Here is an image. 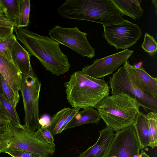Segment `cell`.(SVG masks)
Returning a JSON list of instances; mask_svg holds the SVG:
<instances>
[{
  "instance_id": "27",
  "label": "cell",
  "mask_w": 157,
  "mask_h": 157,
  "mask_svg": "<svg viewBox=\"0 0 157 157\" xmlns=\"http://www.w3.org/2000/svg\"><path fill=\"white\" fill-rule=\"evenodd\" d=\"M35 135L40 140L56 147L52 133L45 127L41 126L40 128L35 132Z\"/></svg>"
},
{
  "instance_id": "28",
  "label": "cell",
  "mask_w": 157,
  "mask_h": 157,
  "mask_svg": "<svg viewBox=\"0 0 157 157\" xmlns=\"http://www.w3.org/2000/svg\"><path fill=\"white\" fill-rule=\"evenodd\" d=\"M12 157H41L35 154L21 150H14L6 152Z\"/></svg>"
},
{
  "instance_id": "8",
  "label": "cell",
  "mask_w": 157,
  "mask_h": 157,
  "mask_svg": "<svg viewBox=\"0 0 157 157\" xmlns=\"http://www.w3.org/2000/svg\"><path fill=\"white\" fill-rule=\"evenodd\" d=\"M48 34L52 39L83 57L92 59L95 56V50L87 39V34L76 26L66 28L57 25L49 31Z\"/></svg>"
},
{
  "instance_id": "35",
  "label": "cell",
  "mask_w": 157,
  "mask_h": 157,
  "mask_svg": "<svg viewBox=\"0 0 157 157\" xmlns=\"http://www.w3.org/2000/svg\"><path fill=\"white\" fill-rule=\"evenodd\" d=\"M152 3L154 5V6L155 8V13L156 15H157V0H152L151 1Z\"/></svg>"
},
{
  "instance_id": "36",
  "label": "cell",
  "mask_w": 157,
  "mask_h": 157,
  "mask_svg": "<svg viewBox=\"0 0 157 157\" xmlns=\"http://www.w3.org/2000/svg\"><path fill=\"white\" fill-rule=\"evenodd\" d=\"M142 62H140L136 64L133 65V67L135 68H139L141 67L142 66Z\"/></svg>"
},
{
  "instance_id": "11",
  "label": "cell",
  "mask_w": 157,
  "mask_h": 157,
  "mask_svg": "<svg viewBox=\"0 0 157 157\" xmlns=\"http://www.w3.org/2000/svg\"><path fill=\"white\" fill-rule=\"evenodd\" d=\"M133 50L125 49L118 52L93 61V63L83 67L80 71L94 78L101 79L112 74L132 54Z\"/></svg>"
},
{
  "instance_id": "22",
  "label": "cell",
  "mask_w": 157,
  "mask_h": 157,
  "mask_svg": "<svg viewBox=\"0 0 157 157\" xmlns=\"http://www.w3.org/2000/svg\"><path fill=\"white\" fill-rule=\"evenodd\" d=\"M145 116L149 132V146L153 148L157 145V112L149 111Z\"/></svg>"
},
{
  "instance_id": "3",
  "label": "cell",
  "mask_w": 157,
  "mask_h": 157,
  "mask_svg": "<svg viewBox=\"0 0 157 157\" xmlns=\"http://www.w3.org/2000/svg\"><path fill=\"white\" fill-rule=\"evenodd\" d=\"M66 98L72 107L94 108L104 97L109 95L110 87L104 79L97 78L75 71L69 80L63 84Z\"/></svg>"
},
{
  "instance_id": "2",
  "label": "cell",
  "mask_w": 157,
  "mask_h": 157,
  "mask_svg": "<svg viewBox=\"0 0 157 157\" xmlns=\"http://www.w3.org/2000/svg\"><path fill=\"white\" fill-rule=\"evenodd\" d=\"M57 11L65 18L89 21L104 26L125 20L111 0H67Z\"/></svg>"
},
{
  "instance_id": "37",
  "label": "cell",
  "mask_w": 157,
  "mask_h": 157,
  "mask_svg": "<svg viewBox=\"0 0 157 157\" xmlns=\"http://www.w3.org/2000/svg\"><path fill=\"white\" fill-rule=\"evenodd\" d=\"M0 93L4 94L2 86V83L1 81V73H0Z\"/></svg>"
},
{
  "instance_id": "5",
  "label": "cell",
  "mask_w": 157,
  "mask_h": 157,
  "mask_svg": "<svg viewBox=\"0 0 157 157\" xmlns=\"http://www.w3.org/2000/svg\"><path fill=\"white\" fill-rule=\"evenodd\" d=\"M35 132L28 129L25 125L11 123L7 125L3 138L0 142V153L14 150L29 152L41 157H50L55 151V147L38 139Z\"/></svg>"
},
{
  "instance_id": "21",
  "label": "cell",
  "mask_w": 157,
  "mask_h": 157,
  "mask_svg": "<svg viewBox=\"0 0 157 157\" xmlns=\"http://www.w3.org/2000/svg\"><path fill=\"white\" fill-rule=\"evenodd\" d=\"M0 113L9 120L11 123L21 124L20 119L16 110L4 94L0 93Z\"/></svg>"
},
{
  "instance_id": "9",
  "label": "cell",
  "mask_w": 157,
  "mask_h": 157,
  "mask_svg": "<svg viewBox=\"0 0 157 157\" xmlns=\"http://www.w3.org/2000/svg\"><path fill=\"white\" fill-rule=\"evenodd\" d=\"M103 27V37L116 50L130 48L137 42L142 34V29L138 25L127 20Z\"/></svg>"
},
{
  "instance_id": "20",
  "label": "cell",
  "mask_w": 157,
  "mask_h": 157,
  "mask_svg": "<svg viewBox=\"0 0 157 157\" xmlns=\"http://www.w3.org/2000/svg\"><path fill=\"white\" fill-rule=\"evenodd\" d=\"M20 0H0V8L6 17L17 26L20 12Z\"/></svg>"
},
{
  "instance_id": "26",
  "label": "cell",
  "mask_w": 157,
  "mask_h": 157,
  "mask_svg": "<svg viewBox=\"0 0 157 157\" xmlns=\"http://www.w3.org/2000/svg\"><path fill=\"white\" fill-rule=\"evenodd\" d=\"M141 47L150 56H154L157 51V42L153 36L146 33Z\"/></svg>"
},
{
  "instance_id": "6",
  "label": "cell",
  "mask_w": 157,
  "mask_h": 157,
  "mask_svg": "<svg viewBox=\"0 0 157 157\" xmlns=\"http://www.w3.org/2000/svg\"><path fill=\"white\" fill-rule=\"evenodd\" d=\"M41 82L33 68L28 75L22 74L20 91L25 113L24 121L26 128L33 132L40 128L39 100Z\"/></svg>"
},
{
  "instance_id": "31",
  "label": "cell",
  "mask_w": 157,
  "mask_h": 157,
  "mask_svg": "<svg viewBox=\"0 0 157 157\" xmlns=\"http://www.w3.org/2000/svg\"><path fill=\"white\" fill-rule=\"evenodd\" d=\"M13 33V29L0 27V36L9 34Z\"/></svg>"
},
{
  "instance_id": "33",
  "label": "cell",
  "mask_w": 157,
  "mask_h": 157,
  "mask_svg": "<svg viewBox=\"0 0 157 157\" xmlns=\"http://www.w3.org/2000/svg\"><path fill=\"white\" fill-rule=\"evenodd\" d=\"M6 130V126L3 125H0V140H1Z\"/></svg>"
},
{
  "instance_id": "16",
  "label": "cell",
  "mask_w": 157,
  "mask_h": 157,
  "mask_svg": "<svg viewBox=\"0 0 157 157\" xmlns=\"http://www.w3.org/2000/svg\"><path fill=\"white\" fill-rule=\"evenodd\" d=\"M101 119L97 110L92 107L78 111L65 128V130L87 124H98Z\"/></svg>"
},
{
  "instance_id": "17",
  "label": "cell",
  "mask_w": 157,
  "mask_h": 157,
  "mask_svg": "<svg viewBox=\"0 0 157 157\" xmlns=\"http://www.w3.org/2000/svg\"><path fill=\"white\" fill-rule=\"evenodd\" d=\"M121 16L126 15L135 21L144 13L140 0H111Z\"/></svg>"
},
{
  "instance_id": "18",
  "label": "cell",
  "mask_w": 157,
  "mask_h": 157,
  "mask_svg": "<svg viewBox=\"0 0 157 157\" xmlns=\"http://www.w3.org/2000/svg\"><path fill=\"white\" fill-rule=\"evenodd\" d=\"M133 126L135 129L141 149L149 146V132L145 114L140 111Z\"/></svg>"
},
{
  "instance_id": "12",
  "label": "cell",
  "mask_w": 157,
  "mask_h": 157,
  "mask_svg": "<svg viewBox=\"0 0 157 157\" xmlns=\"http://www.w3.org/2000/svg\"><path fill=\"white\" fill-rule=\"evenodd\" d=\"M128 75L133 82L140 89L157 98V78L149 74L142 66L135 68L127 61L123 64Z\"/></svg>"
},
{
  "instance_id": "1",
  "label": "cell",
  "mask_w": 157,
  "mask_h": 157,
  "mask_svg": "<svg viewBox=\"0 0 157 157\" xmlns=\"http://www.w3.org/2000/svg\"><path fill=\"white\" fill-rule=\"evenodd\" d=\"M13 30L17 39L38 59L46 71L57 76L69 71L71 65L68 57L61 50L58 42L27 29L14 25Z\"/></svg>"
},
{
  "instance_id": "25",
  "label": "cell",
  "mask_w": 157,
  "mask_h": 157,
  "mask_svg": "<svg viewBox=\"0 0 157 157\" xmlns=\"http://www.w3.org/2000/svg\"><path fill=\"white\" fill-rule=\"evenodd\" d=\"M2 88L4 95L13 106L16 108L20 100L19 94L15 92L8 85L1 74Z\"/></svg>"
},
{
  "instance_id": "7",
  "label": "cell",
  "mask_w": 157,
  "mask_h": 157,
  "mask_svg": "<svg viewBox=\"0 0 157 157\" xmlns=\"http://www.w3.org/2000/svg\"><path fill=\"white\" fill-rule=\"evenodd\" d=\"M108 83L112 95H127L135 99L146 112H157V98L138 88L132 81L123 66L109 77Z\"/></svg>"
},
{
  "instance_id": "38",
  "label": "cell",
  "mask_w": 157,
  "mask_h": 157,
  "mask_svg": "<svg viewBox=\"0 0 157 157\" xmlns=\"http://www.w3.org/2000/svg\"><path fill=\"white\" fill-rule=\"evenodd\" d=\"M1 140H0V142H1Z\"/></svg>"
},
{
  "instance_id": "13",
  "label": "cell",
  "mask_w": 157,
  "mask_h": 157,
  "mask_svg": "<svg viewBox=\"0 0 157 157\" xmlns=\"http://www.w3.org/2000/svg\"><path fill=\"white\" fill-rule=\"evenodd\" d=\"M106 127L99 131V136L96 143L80 154L78 157H105L115 134Z\"/></svg>"
},
{
  "instance_id": "30",
  "label": "cell",
  "mask_w": 157,
  "mask_h": 157,
  "mask_svg": "<svg viewBox=\"0 0 157 157\" xmlns=\"http://www.w3.org/2000/svg\"><path fill=\"white\" fill-rule=\"evenodd\" d=\"M80 109H81L80 108L78 107H73V109H71L70 114L67 118L64 125L61 130L60 133L63 130H65V128L74 117L77 113L79 111Z\"/></svg>"
},
{
  "instance_id": "29",
  "label": "cell",
  "mask_w": 157,
  "mask_h": 157,
  "mask_svg": "<svg viewBox=\"0 0 157 157\" xmlns=\"http://www.w3.org/2000/svg\"><path fill=\"white\" fill-rule=\"evenodd\" d=\"M14 23L6 16L3 11L0 8V27L13 29Z\"/></svg>"
},
{
  "instance_id": "23",
  "label": "cell",
  "mask_w": 157,
  "mask_h": 157,
  "mask_svg": "<svg viewBox=\"0 0 157 157\" xmlns=\"http://www.w3.org/2000/svg\"><path fill=\"white\" fill-rule=\"evenodd\" d=\"M30 9V0H20V12L17 26L18 27L23 28L28 26Z\"/></svg>"
},
{
  "instance_id": "15",
  "label": "cell",
  "mask_w": 157,
  "mask_h": 157,
  "mask_svg": "<svg viewBox=\"0 0 157 157\" xmlns=\"http://www.w3.org/2000/svg\"><path fill=\"white\" fill-rule=\"evenodd\" d=\"M10 52L12 61L21 73L24 75L29 74L32 67L30 54L21 46L17 39L12 44Z\"/></svg>"
},
{
  "instance_id": "19",
  "label": "cell",
  "mask_w": 157,
  "mask_h": 157,
  "mask_svg": "<svg viewBox=\"0 0 157 157\" xmlns=\"http://www.w3.org/2000/svg\"><path fill=\"white\" fill-rule=\"evenodd\" d=\"M71 108L65 107L57 112L51 118L47 126H45L53 135L60 133L61 130L70 114Z\"/></svg>"
},
{
  "instance_id": "32",
  "label": "cell",
  "mask_w": 157,
  "mask_h": 157,
  "mask_svg": "<svg viewBox=\"0 0 157 157\" xmlns=\"http://www.w3.org/2000/svg\"><path fill=\"white\" fill-rule=\"evenodd\" d=\"M10 122L9 120L0 113V125H7Z\"/></svg>"
},
{
  "instance_id": "14",
  "label": "cell",
  "mask_w": 157,
  "mask_h": 157,
  "mask_svg": "<svg viewBox=\"0 0 157 157\" xmlns=\"http://www.w3.org/2000/svg\"><path fill=\"white\" fill-rule=\"evenodd\" d=\"M0 73L9 86L19 94L21 89L22 74L12 61L1 55Z\"/></svg>"
},
{
  "instance_id": "34",
  "label": "cell",
  "mask_w": 157,
  "mask_h": 157,
  "mask_svg": "<svg viewBox=\"0 0 157 157\" xmlns=\"http://www.w3.org/2000/svg\"><path fill=\"white\" fill-rule=\"evenodd\" d=\"M140 157H149V156L145 152L143 149H141Z\"/></svg>"
},
{
  "instance_id": "24",
  "label": "cell",
  "mask_w": 157,
  "mask_h": 157,
  "mask_svg": "<svg viewBox=\"0 0 157 157\" xmlns=\"http://www.w3.org/2000/svg\"><path fill=\"white\" fill-rule=\"evenodd\" d=\"M16 39L13 33L0 36V55L12 61L10 48L12 43Z\"/></svg>"
},
{
  "instance_id": "10",
  "label": "cell",
  "mask_w": 157,
  "mask_h": 157,
  "mask_svg": "<svg viewBox=\"0 0 157 157\" xmlns=\"http://www.w3.org/2000/svg\"><path fill=\"white\" fill-rule=\"evenodd\" d=\"M140 149L132 126L116 132L105 157H140Z\"/></svg>"
},
{
  "instance_id": "4",
  "label": "cell",
  "mask_w": 157,
  "mask_h": 157,
  "mask_svg": "<svg viewBox=\"0 0 157 157\" xmlns=\"http://www.w3.org/2000/svg\"><path fill=\"white\" fill-rule=\"evenodd\" d=\"M140 107L135 99L120 94L106 96L94 108L107 127L117 132L133 125Z\"/></svg>"
}]
</instances>
